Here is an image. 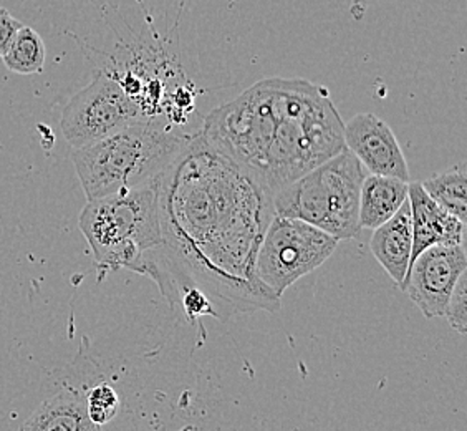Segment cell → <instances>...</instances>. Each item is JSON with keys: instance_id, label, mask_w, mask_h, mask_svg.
I'll list each match as a JSON object with an SVG mask.
<instances>
[{"instance_id": "1", "label": "cell", "mask_w": 467, "mask_h": 431, "mask_svg": "<svg viewBox=\"0 0 467 431\" xmlns=\"http://www.w3.org/2000/svg\"><path fill=\"white\" fill-rule=\"evenodd\" d=\"M161 246L144 256L162 296L188 321L280 307L255 259L274 213L272 194L194 133L158 174Z\"/></svg>"}, {"instance_id": "2", "label": "cell", "mask_w": 467, "mask_h": 431, "mask_svg": "<svg viewBox=\"0 0 467 431\" xmlns=\"http://www.w3.org/2000/svg\"><path fill=\"white\" fill-rule=\"evenodd\" d=\"M342 117L320 85L265 79L207 113L201 136L274 196L342 153Z\"/></svg>"}, {"instance_id": "3", "label": "cell", "mask_w": 467, "mask_h": 431, "mask_svg": "<svg viewBox=\"0 0 467 431\" xmlns=\"http://www.w3.org/2000/svg\"><path fill=\"white\" fill-rule=\"evenodd\" d=\"M194 133L168 121H138L95 143L73 148L72 162L88 201L153 180L186 148Z\"/></svg>"}, {"instance_id": "4", "label": "cell", "mask_w": 467, "mask_h": 431, "mask_svg": "<svg viewBox=\"0 0 467 431\" xmlns=\"http://www.w3.org/2000/svg\"><path fill=\"white\" fill-rule=\"evenodd\" d=\"M156 178L138 188L91 199L81 209V234L101 268L141 274L144 256L161 246Z\"/></svg>"}, {"instance_id": "5", "label": "cell", "mask_w": 467, "mask_h": 431, "mask_svg": "<svg viewBox=\"0 0 467 431\" xmlns=\"http://www.w3.org/2000/svg\"><path fill=\"white\" fill-rule=\"evenodd\" d=\"M367 170L345 150L332 160L308 171L279 189L274 213L322 229L338 241H350L359 233V193Z\"/></svg>"}, {"instance_id": "6", "label": "cell", "mask_w": 467, "mask_h": 431, "mask_svg": "<svg viewBox=\"0 0 467 431\" xmlns=\"http://www.w3.org/2000/svg\"><path fill=\"white\" fill-rule=\"evenodd\" d=\"M337 246L338 239L315 226L274 216L257 252V278L282 297L296 280L328 261Z\"/></svg>"}, {"instance_id": "7", "label": "cell", "mask_w": 467, "mask_h": 431, "mask_svg": "<svg viewBox=\"0 0 467 431\" xmlns=\"http://www.w3.org/2000/svg\"><path fill=\"white\" fill-rule=\"evenodd\" d=\"M138 121L143 115L121 83L109 70H99L63 108L60 130L72 148H81Z\"/></svg>"}, {"instance_id": "8", "label": "cell", "mask_w": 467, "mask_h": 431, "mask_svg": "<svg viewBox=\"0 0 467 431\" xmlns=\"http://www.w3.org/2000/svg\"><path fill=\"white\" fill-rule=\"evenodd\" d=\"M466 269V244L431 246L411 262L401 290L426 319L444 317L451 292Z\"/></svg>"}, {"instance_id": "9", "label": "cell", "mask_w": 467, "mask_h": 431, "mask_svg": "<svg viewBox=\"0 0 467 431\" xmlns=\"http://www.w3.org/2000/svg\"><path fill=\"white\" fill-rule=\"evenodd\" d=\"M345 148L365 170L378 176L410 181V170L393 130L373 113H359L343 130Z\"/></svg>"}, {"instance_id": "10", "label": "cell", "mask_w": 467, "mask_h": 431, "mask_svg": "<svg viewBox=\"0 0 467 431\" xmlns=\"http://www.w3.org/2000/svg\"><path fill=\"white\" fill-rule=\"evenodd\" d=\"M408 203L413 229L411 262L431 246L466 244V223L438 206L422 189L421 183H410Z\"/></svg>"}, {"instance_id": "11", "label": "cell", "mask_w": 467, "mask_h": 431, "mask_svg": "<svg viewBox=\"0 0 467 431\" xmlns=\"http://www.w3.org/2000/svg\"><path fill=\"white\" fill-rule=\"evenodd\" d=\"M369 249L381 268L387 270L388 276L395 280L396 286L403 288L413 251L411 211L408 199L391 219L373 229Z\"/></svg>"}, {"instance_id": "12", "label": "cell", "mask_w": 467, "mask_h": 431, "mask_svg": "<svg viewBox=\"0 0 467 431\" xmlns=\"http://www.w3.org/2000/svg\"><path fill=\"white\" fill-rule=\"evenodd\" d=\"M17 431H103L87 412V392L65 385L20 425Z\"/></svg>"}, {"instance_id": "13", "label": "cell", "mask_w": 467, "mask_h": 431, "mask_svg": "<svg viewBox=\"0 0 467 431\" xmlns=\"http://www.w3.org/2000/svg\"><path fill=\"white\" fill-rule=\"evenodd\" d=\"M410 181L368 174L359 193L358 225L361 229H377L405 205Z\"/></svg>"}, {"instance_id": "14", "label": "cell", "mask_w": 467, "mask_h": 431, "mask_svg": "<svg viewBox=\"0 0 467 431\" xmlns=\"http://www.w3.org/2000/svg\"><path fill=\"white\" fill-rule=\"evenodd\" d=\"M422 189L428 196L448 211L456 216L459 221L466 223L467 217V168L466 163H459L450 170L441 171L431 178L421 183Z\"/></svg>"}, {"instance_id": "15", "label": "cell", "mask_w": 467, "mask_h": 431, "mask_svg": "<svg viewBox=\"0 0 467 431\" xmlns=\"http://www.w3.org/2000/svg\"><path fill=\"white\" fill-rule=\"evenodd\" d=\"M46 57L44 38L34 28L24 26L14 37L2 60L10 72L36 75L44 72Z\"/></svg>"}, {"instance_id": "16", "label": "cell", "mask_w": 467, "mask_h": 431, "mask_svg": "<svg viewBox=\"0 0 467 431\" xmlns=\"http://www.w3.org/2000/svg\"><path fill=\"white\" fill-rule=\"evenodd\" d=\"M119 405L121 402L117 390L107 382L91 386L87 392V412L91 422L99 426L107 425L117 416Z\"/></svg>"}, {"instance_id": "17", "label": "cell", "mask_w": 467, "mask_h": 431, "mask_svg": "<svg viewBox=\"0 0 467 431\" xmlns=\"http://www.w3.org/2000/svg\"><path fill=\"white\" fill-rule=\"evenodd\" d=\"M444 317L448 319L454 332L464 335L467 331V272L458 279L446 304Z\"/></svg>"}, {"instance_id": "18", "label": "cell", "mask_w": 467, "mask_h": 431, "mask_svg": "<svg viewBox=\"0 0 467 431\" xmlns=\"http://www.w3.org/2000/svg\"><path fill=\"white\" fill-rule=\"evenodd\" d=\"M24 27V24L14 17L9 10L0 7V58L7 52L14 37L20 28Z\"/></svg>"}]
</instances>
